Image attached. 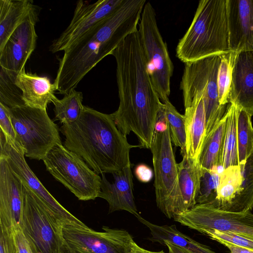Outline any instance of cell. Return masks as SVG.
Wrapping results in <instances>:
<instances>
[{
  "mask_svg": "<svg viewBox=\"0 0 253 253\" xmlns=\"http://www.w3.org/2000/svg\"><path fill=\"white\" fill-rule=\"evenodd\" d=\"M239 106L229 102L225 113L226 125L223 137L220 166L223 169L238 165L237 150V124Z\"/></svg>",
  "mask_w": 253,
  "mask_h": 253,
  "instance_id": "obj_26",
  "label": "cell"
},
{
  "mask_svg": "<svg viewBox=\"0 0 253 253\" xmlns=\"http://www.w3.org/2000/svg\"><path fill=\"white\" fill-rule=\"evenodd\" d=\"M220 62V55H216L185 63L180 83L185 108L195 97H203L206 135L222 119L227 107L221 106L218 100L217 80Z\"/></svg>",
  "mask_w": 253,
  "mask_h": 253,
  "instance_id": "obj_5",
  "label": "cell"
},
{
  "mask_svg": "<svg viewBox=\"0 0 253 253\" xmlns=\"http://www.w3.org/2000/svg\"><path fill=\"white\" fill-rule=\"evenodd\" d=\"M177 164L178 179L176 188L166 216L174 218L197 205L203 168L198 160L186 154Z\"/></svg>",
  "mask_w": 253,
  "mask_h": 253,
  "instance_id": "obj_17",
  "label": "cell"
},
{
  "mask_svg": "<svg viewBox=\"0 0 253 253\" xmlns=\"http://www.w3.org/2000/svg\"><path fill=\"white\" fill-rule=\"evenodd\" d=\"M15 84L22 91L25 105L32 108L46 110L48 104L56 97L54 83L47 77L26 73L25 69L16 77Z\"/></svg>",
  "mask_w": 253,
  "mask_h": 253,
  "instance_id": "obj_21",
  "label": "cell"
},
{
  "mask_svg": "<svg viewBox=\"0 0 253 253\" xmlns=\"http://www.w3.org/2000/svg\"><path fill=\"white\" fill-rule=\"evenodd\" d=\"M137 178L142 182H148L152 179L153 172L152 169L144 164L137 165L134 170Z\"/></svg>",
  "mask_w": 253,
  "mask_h": 253,
  "instance_id": "obj_39",
  "label": "cell"
},
{
  "mask_svg": "<svg viewBox=\"0 0 253 253\" xmlns=\"http://www.w3.org/2000/svg\"><path fill=\"white\" fill-rule=\"evenodd\" d=\"M0 127L5 135L14 142H17L16 132L6 106L0 103Z\"/></svg>",
  "mask_w": 253,
  "mask_h": 253,
  "instance_id": "obj_37",
  "label": "cell"
},
{
  "mask_svg": "<svg viewBox=\"0 0 253 253\" xmlns=\"http://www.w3.org/2000/svg\"><path fill=\"white\" fill-rule=\"evenodd\" d=\"M23 195V181L0 156V226L21 229Z\"/></svg>",
  "mask_w": 253,
  "mask_h": 253,
  "instance_id": "obj_16",
  "label": "cell"
},
{
  "mask_svg": "<svg viewBox=\"0 0 253 253\" xmlns=\"http://www.w3.org/2000/svg\"><path fill=\"white\" fill-rule=\"evenodd\" d=\"M137 28L147 69L162 103L169 100L173 65L159 29L155 10L149 2L143 9Z\"/></svg>",
  "mask_w": 253,
  "mask_h": 253,
  "instance_id": "obj_7",
  "label": "cell"
},
{
  "mask_svg": "<svg viewBox=\"0 0 253 253\" xmlns=\"http://www.w3.org/2000/svg\"><path fill=\"white\" fill-rule=\"evenodd\" d=\"M252 116L239 107L237 124L238 165L246 162L253 152V127Z\"/></svg>",
  "mask_w": 253,
  "mask_h": 253,
  "instance_id": "obj_29",
  "label": "cell"
},
{
  "mask_svg": "<svg viewBox=\"0 0 253 253\" xmlns=\"http://www.w3.org/2000/svg\"><path fill=\"white\" fill-rule=\"evenodd\" d=\"M36 6L30 0H0V50Z\"/></svg>",
  "mask_w": 253,
  "mask_h": 253,
  "instance_id": "obj_25",
  "label": "cell"
},
{
  "mask_svg": "<svg viewBox=\"0 0 253 253\" xmlns=\"http://www.w3.org/2000/svg\"><path fill=\"white\" fill-rule=\"evenodd\" d=\"M225 125L226 117L224 114L206 136L198 159V161L203 169H211L221 168L220 160Z\"/></svg>",
  "mask_w": 253,
  "mask_h": 253,
  "instance_id": "obj_27",
  "label": "cell"
},
{
  "mask_svg": "<svg viewBox=\"0 0 253 253\" xmlns=\"http://www.w3.org/2000/svg\"><path fill=\"white\" fill-rule=\"evenodd\" d=\"M82 92L75 89L65 94L61 99L56 96L52 102L54 106V120L59 121L62 125L76 122L84 108Z\"/></svg>",
  "mask_w": 253,
  "mask_h": 253,
  "instance_id": "obj_28",
  "label": "cell"
},
{
  "mask_svg": "<svg viewBox=\"0 0 253 253\" xmlns=\"http://www.w3.org/2000/svg\"><path fill=\"white\" fill-rule=\"evenodd\" d=\"M104 174H101V192L98 197L108 202L109 213L126 211L137 218L139 217L133 194V176L130 166L113 173L114 181L112 183L107 180Z\"/></svg>",
  "mask_w": 253,
  "mask_h": 253,
  "instance_id": "obj_19",
  "label": "cell"
},
{
  "mask_svg": "<svg viewBox=\"0 0 253 253\" xmlns=\"http://www.w3.org/2000/svg\"><path fill=\"white\" fill-rule=\"evenodd\" d=\"M97 232L85 224L64 222L61 231L64 241L78 253H127L134 241L126 230L103 226Z\"/></svg>",
  "mask_w": 253,
  "mask_h": 253,
  "instance_id": "obj_11",
  "label": "cell"
},
{
  "mask_svg": "<svg viewBox=\"0 0 253 253\" xmlns=\"http://www.w3.org/2000/svg\"><path fill=\"white\" fill-rule=\"evenodd\" d=\"M127 253H167L163 251L152 252L144 249L139 246L134 241L131 243L130 249Z\"/></svg>",
  "mask_w": 253,
  "mask_h": 253,
  "instance_id": "obj_41",
  "label": "cell"
},
{
  "mask_svg": "<svg viewBox=\"0 0 253 253\" xmlns=\"http://www.w3.org/2000/svg\"><path fill=\"white\" fill-rule=\"evenodd\" d=\"M64 146L81 158L98 174L113 173L130 166L132 148L111 114L84 106L79 118L59 128Z\"/></svg>",
  "mask_w": 253,
  "mask_h": 253,
  "instance_id": "obj_3",
  "label": "cell"
},
{
  "mask_svg": "<svg viewBox=\"0 0 253 253\" xmlns=\"http://www.w3.org/2000/svg\"><path fill=\"white\" fill-rule=\"evenodd\" d=\"M226 247L231 253H253V251L225 242L219 243Z\"/></svg>",
  "mask_w": 253,
  "mask_h": 253,
  "instance_id": "obj_40",
  "label": "cell"
},
{
  "mask_svg": "<svg viewBox=\"0 0 253 253\" xmlns=\"http://www.w3.org/2000/svg\"><path fill=\"white\" fill-rule=\"evenodd\" d=\"M39 12L36 5L0 50V67L14 81L25 69L27 61L36 48L37 35L35 25Z\"/></svg>",
  "mask_w": 253,
  "mask_h": 253,
  "instance_id": "obj_15",
  "label": "cell"
},
{
  "mask_svg": "<svg viewBox=\"0 0 253 253\" xmlns=\"http://www.w3.org/2000/svg\"><path fill=\"white\" fill-rule=\"evenodd\" d=\"M0 144V156L6 158L13 172L32 189L59 220L62 223L84 224L49 193L27 163L22 146L17 142H13L1 130Z\"/></svg>",
  "mask_w": 253,
  "mask_h": 253,
  "instance_id": "obj_14",
  "label": "cell"
},
{
  "mask_svg": "<svg viewBox=\"0 0 253 253\" xmlns=\"http://www.w3.org/2000/svg\"><path fill=\"white\" fill-rule=\"evenodd\" d=\"M204 234L219 243L225 242L253 251V238L217 230L208 231Z\"/></svg>",
  "mask_w": 253,
  "mask_h": 253,
  "instance_id": "obj_35",
  "label": "cell"
},
{
  "mask_svg": "<svg viewBox=\"0 0 253 253\" xmlns=\"http://www.w3.org/2000/svg\"><path fill=\"white\" fill-rule=\"evenodd\" d=\"M186 155L198 160L206 135V116L203 97H195L185 108Z\"/></svg>",
  "mask_w": 253,
  "mask_h": 253,
  "instance_id": "obj_22",
  "label": "cell"
},
{
  "mask_svg": "<svg viewBox=\"0 0 253 253\" xmlns=\"http://www.w3.org/2000/svg\"><path fill=\"white\" fill-rule=\"evenodd\" d=\"M163 245L167 246L169 253H190L187 251L169 242H165Z\"/></svg>",
  "mask_w": 253,
  "mask_h": 253,
  "instance_id": "obj_42",
  "label": "cell"
},
{
  "mask_svg": "<svg viewBox=\"0 0 253 253\" xmlns=\"http://www.w3.org/2000/svg\"><path fill=\"white\" fill-rule=\"evenodd\" d=\"M116 62L119 105L111 115L120 131L130 132L140 148L150 149L163 103L152 83L138 29L127 36L112 54Z\"/></svg>",
  "mask_w": 253,
  "mask_h": 253,
  "instance_id": "obj_1",
  "label": "cell"
},
{
  "mask_svg": "<svg viewBox=\"0 0 253 253\" xmlns=\"http://www.w3.org/2000/svg\"><path fill=\"white\" fill-rule=\"evenodd\" d=\"M150 149L156 204L166 215L176 188L178 173L169 126L162 107L158 115Z\"/></svg>",
  "mask_w": 253,
  "mask_h": 253,
  "instance_id": "obj_10",
  "label": "cell"
},
{
  "mask_svg": "<svg viewBox=\"0 0 253 253\" xmlns=\"http://www.w3.org/2000/svg\"><path fill=\"white\" fill-rule=\"evenodd\" d=\"M6 107L17 143L23 148L25 156L42 160L54 146L62 144L59 128L46 110L25 105Z\"/></svg>",
  "mask_w": 253,
  "mask_h": 253,
  "instance_id": "obj_6",
  "label": "cell"
},
{
  "mask_svg": "<svg viewBox=\"0 0 253 253\" xmlns=\"http://www.w3.org/2000/svg\"><path fill=\"white\" fill-rule=\"evenodd\" d=\"M0 227V253H18L14 231Z\"/></svg>",
  "mask_w": 253,
  "mask_h": 253,
  "instance_id": "obj_36",
  "label": "cell"
},
{
  "mask_svg": "<svg viewBox=\"0 0 253 253\" xmlns=\"http://www.w3.org/2000/svg\"><path fill=\"white\" fill-rule=\"evenodd\" d=\"M243 175L242 191L236 200L233 212H244L253 208V152L246 162L240 164Z\"/></svg>",
  "mask_w": 253,
  "mask_h": 253,
  "instance_id": "obj_31",
  "label": "cell"
},
{
  "mask_svg": "<svg viewBox=\"0 0 253 253\" xmlns=\"http://www.w3.org/2000/svg\"><path fill=\"white\" fill-rule=\"evenodd\" d=\"M221 169H203L200 190L197 198V204L211 205L213 202L219 184L220 174L223 170Z\"/></svg>",
  "mask_w": 253,
  "mask_h": 253,
  "instance_id": "obj_33",
  "label": "cell"
},
{
  "mask_svg": "<svg viewBox=\"0 0 253 253\" xmlns=\"http://www.w3.org/2000/svg\"><path fill=\"white\" fill-rule=\"evenodd\" d=\"M0 103L10 108L25 105L21 89L1 67L0 70Z\"/></svg>",
  "mask_w": 253,
  "mask_h": 253,
  "instance_id": "obj_34",
  "label": "cell"
},
{
  "mask_svg": "<svg viewBox=\"0 0 253 253\" xmlns=\"http://www.w3.org/2000/svg\"><path fill=\"white\" fill-rule=\"evenodd\" d=\"M137 219L149 229L151 235L149 239L153 242H158L163 245L165 242H169L190 253H216L207 246L178 231L174 225H156L141 216L138 217Z\"/></svg>",
  "mask_w": 253,
  "mask_h": 253,
  "instance_id": "obj_24",
  "label": "cell"
},
{
  "mask_svg": "<svg viewBox=\"0 0 253 253\" xmlns=\"http://www.w3.org/2000/svg\"><path fill=\"white\" fill-rule=\"evenodd\" d=\"M124 0H99L93 3L77 1L72 19L60 36L52 42L51 53L65 51L112 14Z\"/></svg>",
  "mask_w": 253,
  "mask_h": 253,
  "instance_id": "obj_13",
  "label": "cell"
},
{
  "mask_svg": "<svg viewBox=\"0 0 253 253\" xmlns=\"http://www.w3.org/2000/svg\"><path fill=\"white\" fill-rule=\"evenodd\" d=\"M230 50L253 51V0H226Z\"/></svg>",
  "mask_w": 253,
  "mask_h": 253,
  "instance_id": "obj_18",
  "label": "cell"
},
{
  "mask_svg": "<svg viewBox=\"0 0 253 253\" xmlns=\"http://www.w3.org/2000/svg\"><path fill=\"white\" fill-rule=\"evenodd\" d=\"M163 110L169 126L172 143L180 148L182 156L186 154L185 117L180 114L169 100L163 103Z\"/></svg>",
  "mask_w": 253,
  "mask_h": 253,
  "instance_id": "obj_30",
  "label": "cell"
},
{
  "mask_svg": "<svg viewBox=\"0 0 253 253\" xmlns=\"http://www.w3.org/2000/svg\"><path fill=\"white\" fill-rule=\"evenodd\" d=\"M42 161L52 176L79 200H93L98 197L101 177L62 143L54 146Z\"/></svg>",
  "mask_w": 253,
  "mask_h": 253,
  "instance_id": "obj_8",
  "label": "cell"
},
{
  "mask_svg": "<svg viewBox=\"0 0 253 253\" xmlns=\"http://www.w3.org/2000/svg\"><path fill=\"white\" fill-rule=\"evenodd\" d=\"M23 192V234L40 253H60L62 222L24 182Z\"/></svg>",
  "mask_w": 253,
  "mask_h": 253,
  "instance_id": "obj_9",
  "label": "cell"
},
{
  "mask_svg": "<svg viewBox=\"0 0 253 253\" xmlns=\"http://www.w3.org/2000/svg\"><path fill=\"white\" fill-rule=\"evenodd\" d=\"M14 232L18 253H40L35 247L26 238L22 229Z\"/></svg>",
  "mask_w": 253,
  "mask_h": 253,
  "instance_id": "obj_38",
  "label": "cell"
},
{
  "mask_svg": "<svg viewBox=\"0 0 253 253\" xmlns=\"http://www.w3.org/2000/svg\"><path fill=\"white\" fill-rule=\"evenodd\" d=\"M60 253H78L72 249H71L68 245L64 241L61 248Z\"/></svg>",
  "mask_w": 253,
  "mask_h": 253,
  "instance_id": "obj_43",
  "label": "cell"
},
{
  "mask_svg": "<svg viewBox=\"0 0 253 253\" xmlns=\"http://www.w3.org/2000/svg\"><path fill=\"white\" fill-rule=\"evenodd\" d=\"M226 0H201L190 26L179 40L177 57L184 64L230 51Z\"/></svg>",
  "mask_w": 253,
  "mask_h": 253,
  "instance_id": "obj_4",
  "label": "cell"
},
{
  "mask_svg": "<svg viewBox=\"0 0 253 253\" xmlns=\"http://www.w3.org/2000/svg\"><path fill=\"white\" fill-rule=\"evenodd\" d=\"M229 101L253 116V51L236 53Z\"/></svg>",
  "mask_w": 253,
  "mask_h": 253,
  "instance_id": "obj_20",
  "label": "cell"
},
{
  "mask_svg": "<svg viewBox=\"0 0 253 253\" xmlns=\"http://www.w3.org/2000/svg\"><path fill=\"white\" fill-rule=\"evenodd\" d=\"M243 178L240 165L224 169L220 174L214 200L208 205L219 210L233 212L236 200L242 191Z\"/></svg>",
  "mask_w": 253,
  "mask_h": 253,
  "instance_id": "obj_23",
  "label": "cell"
},
{
  "mask_svg": "<svg viewBox=\"0 0 253 253\" xmlns=\"http://www.w3.org/2000/svg\"><path fill=\"white\" fill-rule=\"evenodd\" d=\"M236 53L230 52L220 55L217 75V92L219 104L227 106L232 83V70Z\"/></svg>",
  "mask_w": 253,
  "mask_h": 253,
  "instance_id": "obj_32",
  "label": "cell"
},
{
  "mask_svg": "<svg viewBox=\"0 0 253 253\" xmlns=\"http://www.w3.org/2000/svg\"><path fill=\"white\" fill-rule=\"evenodd\" d=\"M145 0H124L109 16L66 49L54 83L64 95L75 89L84 77L137 29Z\"/></svg>",
  "mask_w": 253,
  "mask_h": 253,
  "instance_id": "obj_2",
  "label": "cell"
},
{
  "mask_svg": "<svg viewBox=\"0 0 253 253\" xmlns=\"http://www.w3.org/2000/svg\"><path fill=\"white\" fill-rule=\"evenodd\" d=\"M174 220L202 234L217 230L253 238V213L219 210L207 204H197Z\"/></svg>",
  "mask_w": 253,
  "mask_h": 253,
  "instance_id": "obj_12",
  "label": "cell"
}]
</instances>
